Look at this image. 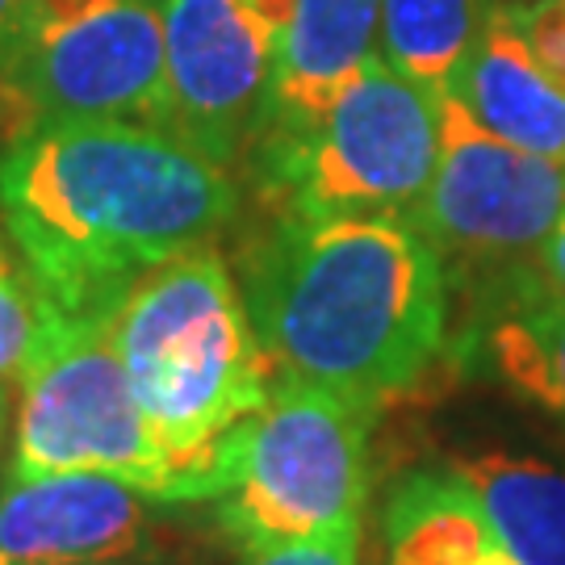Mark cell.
Listing matches in <instances>:
<instances>
[{"instance_id":"cell-19","label":"cell","mask_w":565,"mask_h":565,"mask_svg":"<svg viewBox=\"0 0 565 565\" xmlns=\"http://www.w3.org/2000/svg\"><path fill=\"white\" fill-rule=\"evenodd\" d=\"M507 298H565V214L524 264L507 268Z\"/></svg>"},{"instance_id":"cell-13","label":"cell","mask_w":565,"mask_h":565,"mask_svg":"<svg viewBox=\"0 0 565 565\" xmlns=\"http://www.w3.org/2000/svg\"><path fill=\"white\" fill-rule=\"evenodd\" d=\"M499 553L478 494L452 465L403 478L385 507V565H486Z\"/></svg>"},{"instance_id":"cell-23","label":"cell","mask_w":565,"mask_h":565,"mask_svg":"<svg viewBox=\"0 0 565 565\" xmlns=\"http://www.w3.org/2000/svg\"><path fill=\"white\" fill-rule=\"evenodd\" d=\"M486 565H515V562H511V557H503V553H499L494 562H486Z\"/></svg>"},{"instance_id":"cell-21","label":"cell","mask_w":565,"mask_h":565,"mask_svg":"<svg viewBox=\"0 0 565 565\" xmlns=\"http://www.w3.org/2000/svg\"><path fill=\"white\" fill-rule=\"evenodd\" d=\"M42 0H0V51L21 34V25L30 21V13Z\"/></svg>"},{"instance_id":"cell-9","label":"cell","mask_w":565,"mask_h":565,"mask_svg":"<svg viewBox=\"0 0 565 565\" xmlns=\"http://www.w3.org/2000/svg\"><path fill=\"white\" fill-rule=\"evenodd\" d=\"M168 130L235 168L268 114L273 25L247 0H160Z\"/></svg>"},{"instance_id":"cell-4","label":"cell","mask_w":565,"mask_h":565,"mask_svg":"<svg viewBox=\"0 0 565 565\" xmlns=\"http://www.w3.org/2000/svg\"><path fill=\"white\" fill-rule=\"evenodd\" d=\"M445 93L373 60L302 126H268L247 160L264 205L281 218H411L440 160Z\"/></svg>"},{"instance_id":"cell-12","label":"cell","mask_w":565,"mask_h":565,"mask_svg":"<svg viewBox=\"0 0 565 565\" xmlns=\"http://www.w3.org/2000/svg\"><path fill=\"white\" fill-rule=\"evenodd\" d=\"M373 60H382V0H294L273 46L260 130L319 118Z\"/></svg>"},{"instance_id":"cell-11","label":"cell","mask_w":565,"mask_h":565,"mask_svg":"<svg viewBox=\"0 0 565 565\" xmlns=\"http://www.w3.org/2000/svg\"><path fill=\"white\" fill-rule=\"evenodd\" d=\"M445 93L494 139L565 163V88L532 60L511 0L494 4Z\"/></svg>"},{"instance_id":"cell-10","label":"cell","mask_w":565,"mask_h":565,"mask_svg":"<svg viewBox=\"0 0 565 565\" xmlns=\"http://www.w3.org/2000/svg\"><path fill=\"white\" fill-rule=\"evenodd\" d=\"M151 536V499L109 473H46L0 486V565L135 562Z\"/></svg>"},{"instance_id":"cell-20","label":"cell","mask_w":565,"mask_h":565,"mask_svg":"<svg viewBox=\"0 0 565 565\" xmlns=\"http://www.w3.org/2000/svg\"><path fill=\"white\" fill-rule=\"evenodd\" d=\"M243 565H361V527H343V532L298 541V545L247 553Z\"/></svg>"},{"instance_id":"cell-8","label":"cell","mask_w":565,"mask_h":565,"mask_svg":"<svg viewBox=\"0 0 565 565\" xmlns=\"http://www.w3.org/2000/svg\"><path fill=\"white\" fill-rule=\"evenodd\" d=\"M565 214V163L494 139L445 93L440 160L406 223L440 260L465 268L524 264Z\"/></svg>"},{"instance_id":"cell-3","label":"cell","mask_w":565,"mask_h":565,"mask_svg":"<svg viewBox=\"0 0 565 565\" xmlns=\"http://www.w3.org/2000/svg\"><path fill=\"white\" fill-rule=\"evenodd\" d=\"M109 335L142 419L184 469L198 503L218 499L239 427L268 403L277 373L214 243L142 273L114 306Z\"/></svg>"},{"instance_id":"cell-15","label":"cell","mask_w":565,"mask_h":565,"mask_svg":"<svg viewBox=\"0 0 565 565\" xmlns=\"http://www.w3.org/2000/svg\"><path fill=\"white\" fill-rule=\"evenodd\" d=\"M482 356L507 390L565 419V298H507Z\"/></svg>"},{"instance_id":"cell-14","label":"cell","mask_w":565,"mask_h":565,"mask_svg":"<svg viewBox=\"0 0 565 565\" xmlns=\"http://www.w3.org/2000/svg\"><path fill=\"white\" fill-rule=\"evenodd\" d=\"M452 469L478 494L503 557L515 565H565V469L507 452L465 457Z\"/></svg>"},{"instance_id":"cell-18","label":"cell","mask_w":565,"mask_h":565,"mask_svg":"<svg viewBox=\"0 0 565 565\" xmlns=\"http://www.w3.org/2000/svg\"><path fill=\"white\" fill-rule=\"evenodd\" d=\"M532 60L565 88V0H511Z\"/></svg>"},{"instance_id":"cell-7","label":"cell","mask_w":565,"mask_h":565,"mask_svg":"<svg viewBox=\"0 0 565 565\" xmlns=\"http://www.w3.org/2000/svg\"><path fill=\"white\" fill-rule=\"evenodd\" d=\"M67 121L168 130L160 0H42L0 51V142Z\"/></svg>"},{"instance_id":"cell-22","label":"cell","mask_w":565,"mask_h":565,"mask_svg":"<svg viewBox=\"0 0 565 565\" xmlns=\"http://www.w3.org/2000/svg\"><path fill=\"white\" fill-rule=\"evenodd\" d=\"M4 427H9V390H0V452H4Z\"/></svg>"},{"instance_id":"cell-6","label":"cell","mask_w":565,"mask_h":565,"mask_svg":"<svg viewBox=\"0 0 565 565\" xmlns=\"http://www.w3.org/2000/svg\"><path fill=\"white\" fill-rule=\"evenodd\" d=\"M373 419L377 406L277 377L268 403L239 427L235 469L218 494L226 536L243 553H264L361 527Z\"/></svg>"},{"instance_id":"cell-17","label":"cell","mask_w":565,"mask_h":565,"mask_svg":"<svg viewBox=\"0 0 565 565\" xmlns=\"http://www.w3.org/2000/svg\"><path fill=\"white\" fill-rule=\"evenodd\" d=\"M51 319V302L39 289L13 235L0 223V390H18L25 364Z\"/></svg>"},{"instance_id":"cell-5","label":"cell","mask_w":565,"mask_h":565,"mask_svg":"<svg viewBox=\"0 0 565 565\" xmlns=\"http://www.w3.org/2000/svg\"><path fill=\"white\" fill-rule=\"evenodd\" d=\"M46 473H109L151 503H198L184 469L142 419L105 315L51 306L18 382L9 478Z\"/></svg>"},{"instance_id":"cell-24","label":"cell","mask_w":565,"mask_h":565,"mask_svg":"<svg viewBox=\"0 0 565 565\" xmlns=\"http://www.w3.org/2000/svg\"><path fill=\"white\" fill-rule=\"evenodd\" d=\"M102 565H135V562H102Z\"/></svg>"},{"instance_id":"cell-2","label":"cell","mask_w":565,"mask_h":565,"mask_svg":"<svg viewBox=\"0 0 565 565\" xmlns=\"http://www.w3.org/2000/svg\"><path fill=\"white\" fill-rule=\"evenodd\" d=\"M243 302L273 373L382 411L448 340V264L394 214L281 218L243 264Z\"/></svg>"},{"instance_id":"cell-1","label":"cell","mask_w":565,"mask_h":565,"mask_svg":"<svg viewBox=\"0 0 565 565\" xmlns=\"http://www.w3.org/2000/svg\"><path fill=\"white\" fill-rule=\"evenodd\" d=\"M239 214L231 168L160 126L67 121L0 147V223L46 302L114 315L126 289Z\"/></svg>"},{"instance_id":"cell-16","label":"cell","mask_w":565,"mask_h":565,"mask_svg":"<svg viewBox=\"0 0 565 565\" xmlns=\"http://www.w3.org/2000/svg\"><path fill=\"white\" fill-rule=\"evenodd\" d=\"M499 0H382V60L445 93Z\"/></svg>"}]
</instances>
